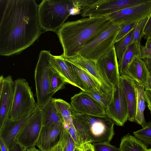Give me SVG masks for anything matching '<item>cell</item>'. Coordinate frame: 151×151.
Here are the masks:
<instances>
[{"instance_id": "6da1fadb", "label": "cell", "mask_w": 151, "mask_h": 151, "mask_svg": "<svg viewBox=\"0 0 151 151\" xmlns=\"http://www.w3.org/2000/svg\"><path fill=\"white\" fill-rule=\"evenodd\" d=\"M41 29L35 0H7L0 23V55L21 52L39 38Z\"/></svg>"}, {"instance_id": "7a4b0ae2", "label": "cell", "mask_w": 151, "mask_h": 151, "mask_svg": "<svg viewBox=\"0 0 151 151\" xmlns=\"http://www.w3.org/2000/svg\"><path fill=\"white\" fill-rule=\"evenodd\" d=\"M114 23L106 16L87 17L65 23L57 34L65 57L78 55L81 47L91 41Z\"/></svg>"}, {"instance_id": "3957f363", "label": "cell", "mask_w": 151, "mask_h": 151, "mask_svg": "<svg viewBox=\"0 0 151 151\" xmlns=\"http://www.w3.org/2000/svg\"><path fill=\"white\" fill-rule=\"evenodd\" d=\"M72 119L74 127L83 138V143H109L114 134V123L106 115L83 114L76 112L73 109Z\"/></svg>"}, {"instance_id": "277c9868", "label": "cell", "mask_w": 151, "mask_h": 151, "mask_svg": "<svg viewBox=\"0 0 151 151\" xmlns=\"http://www.w3.org/2000/svg\"><path fill=\"white\" fill-rule=\"evenodd\" d=\"M73 0H43L38 5L40 24L46 31H56L73 15Z\"/></svg>"}, {"instance_id": "5b68a950", "label": "cell", "mask_w": 151, "mask_h": 151, "mask_svg": "<svg viewBox=\"0 0 151 151\" xmlns=\"http://www.w3.org/2000/svg\"><path fill=\"white\" fill-rule=\"evenodd\" d=\"M13 100L9 115V119L14 121L20 119L28 115L37 106L28 83L23 78L14 81Z\"/></svg>"}, {"instance_id": "8992f818", "label": "cell", "mask_w": 151, "mask_h": 151, "mask_svg": "<svg viewBox=\"0 0 151 151\" xmlns=\"http://www.w3.org/2000/svg\"><path fill=\"white\" fill-rule=\"evenodd\" d=\"M121 24L114 23L90 42L82 47L78 55L96 61L113 46Z\"/></svg>"}, {"instance_id": "52a82bcc", "label": "cell", "mask_w": 151, "mask_h": 151, "mask_svg": "<svg viewBox=\"0 0 151 151\" xmlns=\"http://www.w3.org/2000/svg\"><path fill=\"white\" fill-rule=\"evenodd\" d=\"M52 55L49 51H41L35 71L37 105L40 110L52 98L50 92L48 72L50 60Z\"/></svg>"}, {"instance_id": "ba28073f", "label": "cell", "mask_w": 151, "mask_h": 151, "mask_svg": "<svg viewBox=\"0 0 151 151\" xmlns=\"http://www.w3.org/2000/svg\"><path fill=\"white\" fill-rule=\"evenodd\" d=\"M151 0H96L81 12L82 17L103 16Z\"/></svg>"}, {"instance_id": "9c48e42d", "label": "cell", "mask_w": 151, "mask_h": 151, "mask_svg": "<svg viewBox=\"0 0 151 151\" xmlns=\"http://www.w3.org/2000/svg\"><path fill=\"white\" fill-rule=\"evenodd\" d=\"M105 113L106 115L118 126H123L128 120V105L121 76L119 82L113 89L112 99L105 109Z\"/></svg>"}, {"instance_id": "30bf717a", "label": "cell", "mask_w": 151, "mask_h": 151, "mask_svg": "<svg viewBox=\"0 0 151 151\" xmlns=\"http://www.w3.org/2000/svg\"><path fill=\"white\" fill-rule=\"evenodd\" d=\"M42 126V112L40 110L23 126L16 137L15 142L27 149L35 146Z\"/></svg>"}, {"instance_id": "8fae6325", "label": "cell", "mask_w": 151, "mask_h": 151, "mask_svg": "<svg viewBox=\"0 0 151 151\" xmlns=\"http://www.w3.org/2000/svg\"><path fill=\"white\" fill-rule=\"evenodd\" d=\"M96 62L103 78L113 89L115 88L119 81L120 76L114 45Z\"/></svg>"}, {"instance_id": "7c38bea8", "label": "cell", "mask_w": 151, "mask_h": 151, "mask_svg": "<svg viewBox=\"0 0 151 151\" xmlns=\"http://www.w3.org/2000/svg\"><path fill=\"white\" fill-rule=\"evenodd\" d=\"M151 14V1L124 9L106 16L114 23H138Z\"/></svg>"}, {"instance_id": "4fadbf2b", "label": "cell", "mask_w": 151, "mask_h": 151, "mask_svg": "<svg viewBox=\"0 0 151 151\" xmlns=\"http://www.w3.org/2000/svg\"><path fill=\"white\" fill-rule=\"evenodd\" d=\"M70 104L78 113L94 116L106 115L105 108L83 91L71 98Z\"/></svg>"}, {"instance_id": "5bb4252c", "label": "cell", "mask_w": 151, "mask_h": 151, "mask_svg": "<svg viewBox=\"0 0 151 151\" xmlns=\"http://www.w3.org/2000/svg\"><path fill=\"white\" fill-rule=\"evenodd\" d=\"M14 83L12 76L0 77V128L9 119V115L13 100Z\"/></svg>"}, {"instance_id": "9a60e30c", "label": "cell", "mask_w": 151, "mask_h": 151, "mask_svg": "<svg viewBox=\"0 0 151 151\" xmlns=\"http://www.w3.org/2000/svg\"><path fill=\"white\" fill-rule=\"evenodd\" d=\"M65 128L64 122L43 126L36 144L41 151H47L58 145Z\"/></svg>"}, {"instance_id": "2e32d148", "label": "cell", "mask_w": 151, "mask_h": 151, "mask_svg": "<svg viewBox=\"0 0 151 151\" xmlns=\"http://www.w3.org/2000/svg\"><path fill=\"white\" fill-rule=\"evenodd\" d=\"M65 58L67 61L83 69L92 76L100 84L104 91L110 94L113 93L114 89L101 76L96 61L84 58L79 55L68 58Z\"/></svg>"}, {"instance_id": "e0dca14e", "label": "cell", "mask_w": 151, "mask_h": 151, "mask_svg": "<svg viewBox=\"0 0 151 151\" xmlns=\"http://www.w3.org/2000/svg\"><path fill=\"white\" fill-rule=\"evenodd\" d=\"M37 106L32 112L18 120L7 119L0 128V138L9 148L14 142L17 135L23 126L31 117L39 110Z\"/></svg>"}, {"instance_id": "ac0fdd59", "label": "cell", "mask_w": 151, "mask_h": 151, "mask_svg": "<svg viewBox=\"0 0 151 151\" xmlns=\"http://www.w3.org/2000/svg\"><path fill=\"white\" fill-rule=\"evenodd\" d=\"M52 66L69 83L81 89V86L69 65V62L62 55L59 56L52 55L50 59Z\"/></svg>"}, {"instance_id": "d6986e66", "label": "cell", "mask_w": 151, "mask_h": 151, "mask_svg": "<svg viewBox=\"0 0 151 151\" xmlns=\"http://www.w3.org/2000/svg\"><path fill=\"white\" fill-rule=\"evenodd\" d=\"M150 74L145 62L140 57L136 56L129 67L128 76L146 89H148Z\"/></svg>"}, {"instance_id": "ffe728a7", "label": "cell", "mask_w": 151, "mask_h": 151, "mask_svg": "<svg viewBox=\"0 0 151 151\" xmlns=\"http://www.w3.org/2000/svg\"><path fill=\"white\" fill-rule=\"evenodd\" d=\"M123 80V88L128 107V120L135 122L136 113V98L135 81L129 76H121Z\"/></svg>"}, {"instance_id": "44dd1931", "label": "cell", "mask_w": 151, "mask_h": 151, "mask_svg": "<svg viewBox=\"0 0 151 151\" xmlns=\"http://www.w3.org/2000/svg\"><path fill=\"white\" fill-rule=\"evenodd\" d=\"M140 42H135L130 44L123 52L120 59L118 60L120 76H128L129 67L135 58L141 57V49Z\"/></svg>"}, {"instance_id": "7402d4cb", "label": "cell", "mask_w": 151, "mask_h": 151, "mask_svg": "<svg viewBox=\"0 0 151 151\" xmlns=\"http://www.w3.org/2000/svg\"><path fill=\"white\" fill-rule=\"evenodd\" d=\"M68 62L81 86V91H103L100 84L90 75L82 68Z\"/></svg>"}, {"instance_id": "603a6c76", "label": "cell", "mask_w": 151, "mask_h": 151, "mask_svg": "<svg viewBox=\"0 0 151 151\" xmlns=\"http://www.w3.org/2000/svg\"><path fill=\"white\" fill-rule=\"evenodd\" d=\"M52 98L41 110L42 112V125L45 126L63 122V118Z\"/></svg>"}, {"instance_id": "cb8c5ba5", "label": "cell", "mask_w": 151, "mask_h": 151, "mask_svg": "<svg viewBox=\"0 0 151 151\" xmlns=\"http://www.w3.org/2000/svg\"><path fill=\"white\" fill-rule=\"evenodd\" d=\"M135 88L136 98V113L135 122L143 128L146 127L147 124L144 115L145 108V89L142 85L135 81Z\"/></svg>"}, {"instance_id": "d4e9b609", "label": "cell", "mask_w": 151, "mask_h": 151, "mask_svg": "<svg viewBox=\"0 0 151 151\" xmlns=\"http://www.w3.org/2000/svg\"><path fill=\"white\" fill-rule=\"evenodd\" d=\"M120 151H147L146 145L134 136L128 134L121 139Z\"/></svg>"}, {"instance_id": "484cf974", "label": "cell", "mask_w": 151, "mask_h": 151, "mask_svg": "<svg viewBox=\"0 0 151 151\" xmlns=\"http://www.w3.org/2000/svg\"><path fill=\"white\" fill-rule=\"evenodd\" d=\"M48 72L50 83V92L53 96L56 92L64 88L65 85L67 83L52 66L50 61Z\"/></svg>"}, {"instance_id": "4316f807", "label": "cell", "mask_w": 151, "mask_h": 151, "mask_svg": "<svg viewBox=\"0 0 151 151\" xmlns=\"http://www.w3.org/2000/svg\"><path fill=\"white\" fill-rule=\"evenodd\" d=\"M56 107L63 118L64 123L69 127L73 126L72 113L73 109L71 104L63 99H54Z\"/></svg>"}, {"instance_id": "83f0119b", "label": "cell", "mask_w": 151, "mask_h": 151, "mask_svg": "<svg viewBox=\"0 0 151 151\" xmlns=\"http://www.w3.org/2000/svg\"><path fill=\"white\" fill-rule=\"evenodd\" d=\"M84 92L99 102L105 108V109L110 104L113 96V92L110 94L102 90H90Z\"/></svg>"}, {"instance_id": "f1b7e54d", "label": "cell", "mask_w": 151, "mask_h": 151, "mask_svg": "<svg viewBox=\"0 0 151 151\" xmlns=\"http://www.w3.org/2000/svg\"><path fill=\"white\" fill-rule=\"evenodd\" d=\"M133 35V30L114 45L118 60L121 58L122 54L127 47L131 43Z\"/></svg>"}, {"instance_id": "f546056e", "label": "cell", "mask_w": 151, "mask_h": 151, "mask_svg": "<svg viewBox=\"0 0 151 151\" xmlns=\"http://www.w3.org/2000/svg\"><path fill=\"white\" fill-rule=\"evenodd\" d=\"M58 144L62 147L63 151H74L76 147L74 141L65 127Z\"/></svg>"}, {"instance_id": "4dcf8cb0", "label": "cell", "mask_w": 151, "mask_h": 151, "mask_svg": "<svg viewBox=\"0 0 151 151\" xmlns=\"http://www.w3.org/2000/svg\"><path fill=\"white\" fill-rule=\"evenodd\" d=\"M150 15L138 22L135 25L133 29L132 43L140 42L142 38V35L143 31Z\"/></svg>"}, {"instance_id": "1f68e13d", "label": "cell", "mask_w": 151, "mask_h": 151, "mask_svg": "<svg viewBox=\"0 0 151 151\" xmlns=\"http://www.w3.org/2000/svg\"><path fill=\"white\" fill-rule=\"evenodd\" d=\"M134 136L146 145H151V129L146 126L139 130L134 132Z\"/></svg>"}, {"instance_id": "d6a6232c", "label": "cell", "mask_w": 151, "mask_h": 151, "mask_svg": "<svg viewBox=\"0 0 151 151\" xmlns=\"http://www.w3.org/2000/svg\"><path fill=\"white\" fill-rule=\"evenodd\" d=\"M94 0H73V15L80 13L86 7L96 1Z\"/></svg>"}, {"instance_id": "836d02e7", "label": "cell", "mask_w": 151, "mask_h": 151, "mask_svg": "<svg viewBox=\"0 0 151 151\" xmlns=\"http://www.w3.org/2000/svg\"><path fill=\"white\" fill-rule=\"evenodd\" d=\"M67 129L74 141L76 147L81 149L83 142L80 133L75 129L74 126H69Z\"/></svg>"}, {"instance_id": "e575fe53", "label": "cell", "mask_w": 151, "mask_h": 151, "mask_svg": "<svg viewBox=\"0 0 151 151\" xmlns=\"http://www.w3.org/2000/svg\"><path fill=\"white\" fill-rule=\"evenodd\" d=\"M137 23L121 24V27L116 37V42L127 35L132 30Z\"/></svg>"}, {"instance_id": "d590c367", "label": "cell", "mask_w": 151, "mask_h": 151, "mask_svg": "<svg viewBox=\"0 0 151 151\" xmlns=\"http://www.w3.org/2000/svg\"><path fill=\"white\" fill-rule=\"evenodd\" d=\"M95 151H120L117 148L108 143H93Z\"/></svg>"}, {"instance_id": "8d00e7d4", "label": "cell", "mask_w": 151, "mask_h": 151, "mask_svg": "<svg viewBox=\"0 0 151 151\" xmlns=\"http://www.w3.org/2000/svg\"><path fill=\"white\" fill-rule=\"evenodd\" d=\"M151 36V14L143 31L142 37L145 39Z\"/></svg>"}, {"instance_id": "74e56055", "label": "cell", "mask_w": 151, "mask_h": 151, "mask_svg": "<svg viewBox=\"0 0 151 151\" xmlns=\"http://www.w3.org/2000/svg\"><path fill=\"white\" fill-rule=\"evenodd\" d=\"M145 99L147 107L151 114V89H145Z\"/></svg>"}, {"instance_id": "f35d334b", "label": "cell", "mask_w": 151, "mask_h": 151, "mask_svg": "<svg viewBox=\"0 0 151 151\" xmlns=\"http://www.w3.org/2000/svg\"><path fill=\"white\" fill-rule=\"evenodd\" d=\"M9 151H26L27 149L19 144L15 142L9 148Z\"/></svg>"}, {"instance_id": "ab89813d", "label": "cell", "mask_w": 151, "mask_h": 151, "mask_svg": "<svg viewBox=\"0 0 151 151\" xmlns=\"http://www.w3.org/2000/svg\"><path fill=\"white\" fill-rule=\"evenodd\" d=\"M141 56L142 59L151 58V49H147L144 46L141 45Z\"/></svg>"}, {"instance_id": "60d3db41", "label": "cell", "mask_w": 151, "mask_h": 151, "mask_svg": "<svg viewBox=\"0 0 151 151\" xmlns=\"http://www.w3.org/2000/svg\"><path fill=\"white\" fill-rule=\"evenodd\" d=\"M81 149L83 151H95L93 144L91 142L83 143Z\"/></svg>"}, {"instance_id": "b9f144b4", "label": "cell", "mask_w": 151, "mask_h": 151, "mask_svg": "<svg viewBox=\"0 0 151 151\" xmlns=\"http://www.w3.org/2000/svg\"><path fill=\"white\" fill-rule=\"evenodd\" d=\"M0 147L1 151H9V148L0 138Z\"/></svg>"}, {"instance_id": "7bdbcfd3", "label": "cell", "mask_w": 151, "mask_h": 151, "mask_svg": "<svg viewBox=\"0 0 151 151\" xmlns=\"http://www.w3.org/2000/svg\"><path fill=\"white\" fill-rule=\"evenodd\" d=\"M146 41L145 46V48L147 49H151V36L149 37L146 38Z\"/></svg>"}, {"instance_id": "ee69618b", "label": "cell", "mask_w": 151, "mask_h": 151, "mask_svg": "<svg viewBox=\"0 0 151 151\" xmlns=\"http://www.w3.org/2000/svg\"><path fill=\"white\" fill-rule=\"evenodd\" d=\"M145 62L147 68L149 71H151V58L142 59Z\"/></svg>"}, {"instance_id": "f6af8a7d", "label": "cell", "mask_w": 151, "mask_h": 151, "mask_svg": "<svg viewBox=\"0 0 151 151\" xmlns=\"http://www.w3.org/2000/svg\"><path fill=\"white\" fill-rule=\"evenodd\" d=\"M47 151H63L61 146L59 144Z\"/></svg>"}, {"instance_id": "bcb514c9", "label": "cell", "mask_w": 151, "mask_h": 151, "mask_svg": "<svg viewBox=\"0 0 151 151\" xmlns=\"http://www.w3.org/2000/svg\"><path fill=\"white\" fill-rule=\"evenodd\" d=\"M26 151H40L39 150L36 149L35 146L31 148L27 149Z\"/></svg>"}, {"instance_id": "7dc6e473", "label": "cell", "mask_w": 151, "mask_h": 151, "mask_svg": "<svg viewBox=\"0 0 151 151\" xmlns=\"http://www.w3.org/2000/svg\"><path fill=\"white\" fill-rule=\"evenodd\" d=\"M148 89H151V75L150 74V76H149V80H148Z\"/></svg>"}, {"instance_id": "c3c4849f", "label": "cell", "mask_w": 151, "mask_h": 151, "mask_svg": "<svg viewBox=\"0 0 151 151\" xmlns=\"http://www.w3.org/2000/svg\"><path fill=\"white\" fill-rule=\"evenodd\" d=\"M74 151H83L82 149L77 147H76Z\"/></svg>"}, {"instance_id": "681fc988", "label": "cell", "mask_w": 151, "mask_h": 151, "mask_svg": "<svg viewBox=\"0 0 151 151\" xmlns=\"http://www.w3.org/2000/svg\"><path fill=\"white\" fill-rule=\"evenodd\" d=\"M147 126L151 129V121L147 123Z\"/></svg>"}, {"instance_id": "f907efd6", "label": "cell", "mask_w": 151, "mask_h": 151, "mask_svg": "<svg viewBox=\"0 0 151 151\" xmlns=\"http://www.w3.org/2000/svg\"><path fill=\"white\" fill-rule=\"evenodd\" d=\"M147 151H151V148L147 149Z\"/></svg>"}, {"instance_id": "816d5d0a", "label": "cell", "mask_w": 151, "mask_h": 151, "mask_svg": "<svg viewBox=\"0 0 151 151\" xmlns=\"http://www.w3.org/2000/svg\"><path fill=\"white\" fill-rule=\"evenodd\" d=\"M150 75H151V72H150Z\"/></svg>"}]
</instances>
